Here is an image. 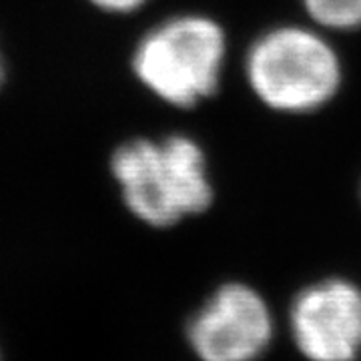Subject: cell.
Returning a JSON list of instances; mask_svg holds the SVG:
<instances>
[{
  "mask_svg": "<svg viewBox=\"0 0 361 361\" xmlns=\"http://www.w3.org/2000/svg\"><path fill=\"white\" fill-rule=\"evenodd\" d=\"M97 8L111 14H129L139 11L147 0H90Z\"/></svg>",
  "mask_w": 361,
  "mask_h": 361,
  "instance_id": "7",
  "label": "cell"
},
{
  "mask_svg": "<svg viewBox=\"0 0 361 361\" xmlns=\"http://www.w3.org/2000/svg\"><path fill=\"white\" fill-rule=\"evenodd\" d=\"M187 339L201 361L259 360L273 339L269 305L249 285H221L191 317Z\"/></svg>",
  "mask_w": 361,
  "mask_h": 361,
  "instance_id": "4",
  "label": "cell"
},
{
  "mask_svg": "<svg viewBox=\"0 0 361 361\" xmlns=\"http://www.w3.org/2000/svg\"><path fill=\"white\" fill-rule=\"evenodd\" d=\"M225 32L209 16L180 14L151 28L133 52L142 87L167 104L191 109L211 97L225 65Z\"/></svg>",
  "mask_w": 361,
  "mask_h": 361,
  "instance_id": "2",
  "label": "cell"
},
{
  "mask_svg": "<svg viewBox=\"0 0 361 361\" xmlns=\"http://www.w3.org/2000/svg\"><path fill=\"white\" fill-rule=\"evenodd\" d=\"M111 173L125 207L151 227H173L213 201L205 153L185 135L121 142Z\"/></svg>",
  "mask_w": 361,
  "mask_h": 361,
  "instance_id": "1",
  "label": "cell"
},
{
  "mask_svg": "<svg viewBox=\"0 0 361 361\" xmlns=\"http://www.w3.org/2000/svg\"><path fill=\"white\" fill-rule=\"evenodd\" d=\"M4 77H6V71H4V56H2V51H0V87L4 82Z\"/></svg>",
  "mask_w": 361,
  "mask_h": 361,
  "instance_id": "8",
  "label": "cell"
},
{
  "mask_svg": "<svg viewBox=\"0 0 361 361\" xmlns=\"http://www.w3.org/2000/svg\"><path fill=\"white\" fill-rule=\"evenodd\" d=\"M297 349L310 361H357L361 289L348 279H323L301 289L289 310Z\"/></svg>",
  "mask_w": 361,
  "mask_h": 361,
  "instance_id": "5",
  "label": "cell"
},
{
  "mask_svg": "<svg viewBox=\"0 0 361 361\" xmlns=\"http://www.w3.org/2000/svg\"><path fill=\"white\" fill-rule=\"evenodd\" d=\"M313 23L327 30L361 28V0H301Z\"/></svg>",
  "mask_w": 361,
  "mask_h": 361,
  "instance_id": "6",
  "label": "cell"
},
{
  "mask_svg": "<svg viewBox=\"0 0 361 361\" xmlns=\"http://www.w3.org/2000/svg\"><path fill=\"white\" fill-rule=\"evenodd\" d=\"M247 82L261 103L279 113H311L341 87V61L313 28L279 26L261 35L247 52Z\"/></svg>",
  "mask_w": 361,
  "mask_h": 361,
  "instance_id": "3",
  "label": "cell"
}]
</instances>
